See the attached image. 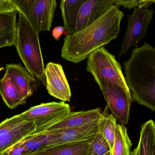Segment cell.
<instances>
[{"mask_svg":"<svg viewBox=\"0 0 155 155\" xmlns=\"http://www.w3.org/2000/svg\"><path fill=\"white\" fill-rule=\"evenodd\" d=\"M124 13L113 5L97 21L64 39L61 57L73 63L81 62L98 49L116 39L120 31Z\"/></svg>","mask_w":155,"mask_h":155,"instance_id":"1","label":"cell"},{"mask_svg":"<svg viewBox=\"0 0 155 155\" xmlns=\"http://www.w3.org/2000/svg\"><path fill=\"white\" fill-rule=\"evenodd\" d=\"M126 83L132 101L155 110V49L145 42L132 50L124 63Z\"/></svg>","mask_w":155,"mask_h":155,"instance_id":"2","label":"cell"},{"mask_svg":"<svg viewBox=\"0 0 155 155\" xmlns=\"http://www.w3.org/2000/svg\"><path fill=\"white\" fill-rule=\"evenodd\" d=\"M17 12L19 21L14 46L25 68L32 77L45 86V67L39 33L33 29L23 14Z\"/></svg>","mask_w":155,"mask_h":155,"instance_id":"3","label":"cell"},{"mask_svg":"<svg viewBox=\"0 0 155 155\" xmlns=\"http://www.w3.org/2000/svg\"><path fill=\"white\" fill-rule=\"evenodd\" d=\"M87 58L86 70L93 76L100 88L114 84L130 95L120 63L105 47L93 51Z\"/></svg>","mask_w":155,"mask_h":155,"instance_id":"4","label":"cell"},{"mask_svg":"<svg viewBox=\"0 0 155 155\" xmlns=\"http://www.w3.org/2000/svg\"><path fill=\"white\" fill-rule=\"evenodd\" d=\"M17 11L21 12L33 29L40 31L51 29L57 6L56 0H12Z\"/></svg>","mask_w":155,"mask_h":155,"instance_id":"5","label":"cell"},{"mask_svg":"<svg viewBox=\"0 0 155 155\" xmlns=\"http://www.w3.org/2000/svg\"><path fill=\"white\" fill-rule=\"evenodd\" d=\"M69 104L63 101L42 103L20 114L22 119L32 122L35 134H41L58 123L71 112Z\"/></svg>","mask_w":155,"mask_h":155,"instance_id":"6","label":"cell"},{"mask_svg":"<svg viewBox=\"0 0 155 155\" xmlns=\"http://www.w3.org/2000/svg\"><path fill=\"white\" fill-rule=\"evenodd\" d=\"M153 10L148 8L134 9L129 15L127 28L120 44L119 56L124 55L130 49L137 46L145 38L153 17Z\"/></svg>","mask_w":155,"mask_h":155,"instance_id":"7","label":"cell"},{"mask_svg":"<svg viewBox=\"0 0 155 155\" xmlns=\"http://www.w3.org/2000/svg\"><path fill=\"white\" fill-rule=\"evenodd\" d=\"M101 120L78 127L46 130L43 132L47 139L45 146L92 139L99 130Z\"/></svg>","mask_w":155,"mask_h":155,"instance_id":"8","label":"cell"},{"mask_svg":"<svg viewBox=\"0 0 155 155\" xmlns=\"http://www.w3.org/2000/svg\"><path fill=\"white\" fill-rule=\"evenodd\" d=\"M112 115L120 124H127L132 99L122 89L117 85L110 84L100 89Z\"/></svg>","mask_w":155,"mask_h":155,"instance_id":"9","label":"cell"},{"mask_svg":"<svg viewBox=\"0 0 155 155\" xmlns=\"http://www.w3.org/2000/svg\"><path fill=\"white\" fill-rule=\"evenodd\" d=\"M46 85L51 96L63 102L70 101L71 90L62 66L49 62L45 68Z\"/></svg>","mask_w":155,"mask_h":155,"instance_id":"10","label":"cell"},{"mask_svg":"<svg viewBox=\"0 0 155 155\" xmlns=\"http://www.w3.org/2000/svg\"><path fill=\"white\" fill-rule=\"evenodd\" d=\"M113 5V0H86L79 12L76 32L97 21Z\"/></svg>","mask_w":155,"mask_h":155,"instance_id":"11","label":"cell"},{"mask_svg":"<svg viewBox=\"0 0 155 155\" xmlns=\"http://www.w3.org/2000/svg\"><path fill=\"white\" fill-rule=\"evenodd\" d=\"M4 76L16 86L24 100L33 94L37 81L20 64H7Z\"/></svg>","mask_w":155,"mask_h":155,"instance_id":"12","label":"cell"},{"mask_svg":"<svg viewBox=\"0 0 155 155\" xmlns=\"http://www.w3.org/2000/svg\"><path fill=\"white\" fill-rule=\"evenodd\" d=\"M104 115L100 108L70 112L48 130L72 128L85 126L102 119Z\"/></svg>","mask_w":155,"mask_h":155,"instance_id":"13","label":"cell"},{"mask_svg":"<svg viewBox=\"0 0 155 155\" xmlns=\"http://www.w3.org/2000/svg\"><path fill=\"white\" fill-rule=\"evenodd\" d=\"M92 139L44 146L28 155H86Z\"/></svg>","mask_w":155,"mask_h":155,"instance_id":"14","label":"cell"},{"mask_svg":"<svg viewBox=\"0 0 155 155\" xmlns=\"http://www.w3.org/2000/svg\"><path fill=\"white\" fill-rule=\"evenodd\" d=\"M18 12L0 13V49L15 44Z\"/></svg>","mask_w":155,"mask_h":155,"instance_id":"15","label":"cell"},{"mask_svg":"<svg viewBox=\"0 0 155 155\" xmlns=\"http://www.w3.org/2000/svg\"><path fill=\"white\" fill-rule=\"evenodd\" d=\"M86 0L68 1L62 0L60 7L64 23V28L68 34L76 32V25L81 7Z\"/></svg>","mask_w":155,"mask_h":155,"instance_id":"16","label":"cell"},{"mask_svg":"<svg viewBox=\"0 0 155 155\" xmlns=\"http://www.w3.org/2000/svg\"><path fill=\"white\" fill-rule=\"evenodd\" d=\"M32 122H27L6 135L0 136V155L9 148L35 131Z\"/></svg>","mask_w":155,"mask_h":155,"instance_id":"17","label":"cell"},{"mask_svg":"<svg viewBox=\"0 0 155 155\" xmlns=\"http://www.w3.org/2000/svg\"><path fill=\"white\" fill-rule=\"evenodd\" d=\"M137 147L138 155H152L155 150V125L153 120H148L141 126Z\"/></svg>","mask_w":155,"mask_h":155,"instance_id":"18","label":"cell"},{"mask_svg":"<svg viewBox=\"0 0 155 155\" xmlns=\"http://www.w3.org/2000/svg\"><path fill=\"white\" fill-rule=\"evenodd\" d=\"M0 95L5 104L12 109L26 103L16 86L5 76L0 80Z\"/></svg>","mask_w":155,"mask_h":155,"instance_id":"19","label":"cell"},{"mask_svg":"<svg viewBox=\"0 0 155 155\" xmlns=\"http://www.w3.org/2000/svg\"><path fill=\"white\" fill-rule=\"evenodd\" d=\"M132 145L125 125L117 124L111 155H130Z\"/></svg>","mask_w":155,"mask_h":155,"instance_id":"20","label":"cell"},{"mask_svg":"<svg viewBox=\"0 0 155 155\" xmlns=\"http://www.w3.org/2000/svg\"><path fill=\"white\" fill-rule=\"evenodd\" d=\"M117 120V119L112 114L106 117L104 115L100 126L99 131L108 143L110 151L114 143Z\"/></svg>","mask_w":155,"mask_h":155,"instance_id":"21","label":"cell"},{"mask_svg":"<svg viewBox=\"0 0 155 155\" xmlns=\"http://www.w3.org/2000/svg\"><path fill=\"white\" fill-rule=\"evenodd\" d=\"M110 151L108 143L99 130L91 140L86 155H104Z\"/></svg>","mask_w":155,"mask_h":155,"instance_id":"22","label":"cell"},{"mask_svg":"<svg viewBox=\"0 0 155 155\" xmlns=\"http://www.w3.org/2000/svg\"><path fill=\"white\" fill-rule=\"evenodd\" d=\"M27 122L22 119L20 114L6 119L0 123V136L10 133Z\"/></svg>","mask_w":155,"mask_h":155,"instance_id":"23","label":"cell"},{"mask_svg":"<svg viewBox=\"0 0 155 155\" xmlns=\"http://www.w3.org/2000/svg\"><path fill=\"white\" fill-rule=\"evenodd\" d=\"M114 5L118 8L123 7L124 8L129 9L140 8H147L151 4L155 2V1L145 0H113Z\"/></svg>","mask_w":155,"mask_h":155,"instance_id":"24","label":"cell"},{"mask_svg":"<svg viewBox=\"0 0 155 155\" xmlns=\"http://www.w3.org/2000/svg\"><path fill=\"white\" fill-rule=\"evenodd\" d=\"M28 154L25 146L20 141L6 150L2 155H28Z\"/></svg>","mask_w":155,"mask_h":155,"instance_id":"25","label":"cell"},{"mask_svg":"<svg viewBox=\"0 0 155 155\" xmlns=\"http://www.w3.org/2000/svg\"><path fill=\"white\" fill-rule=\"evenodd\" d=\"M17 11L12 0H0V13Z\"/></svg>","mask_w":155,"mask_h":155,"instance_id":"26","label":"cell"},{"mask_svg":"<svg viewBox=\"0 0 155 155\" xmlns=\"http://www.w3.org/2000/svg\"><path fill=\"white\" fill-rule=\"evenodd\" d=\"M65 29L64 27H61V26H59L55 28L52 31V36L54 37V38L58 40L63 34Z\"/></svg>","mask_w":155,"mask_h":155,"instance_id":"27","label":"cell"},{"mask_svg":"<svg viewBox=\"0 0 155 155\" xmlns=\"http://www.w3.org/2000/svg\"><path fill=\"white\" fill-rule=\"evenodd\" d=\"M130 155H138V150L137 147H136L134 150L130 153Z\"/></svg>","mask_w":155,"mask_h":155,"instance_id":"28","label":"cell"},{"mask_svg":"<svg viewBox=\"0 0 155 155\" xmlns=\"http://www.w3.org/2000/svg\"><path fill=\"white\" fill-rule=\"evenodd\" d=\"M104 155H111V152H108V153H107V154Z\"/></svg>","mask_w":155,"mask_h":155,"instance_id":"29","label":"cell"},{"mask_svg":"<svg viewBox=\"0 0 155 155\" xmlns=\"http://www.w3.org/2000/svg\"><path fill=\"white\" fill-rule=\"evenodd\" d=\"M152 155H155V150H154V151H153V153H152Z\"/></svg>","mask_w":155,"mask_h":155,"instance_id":"30","label":"cell"}]
</instances>
